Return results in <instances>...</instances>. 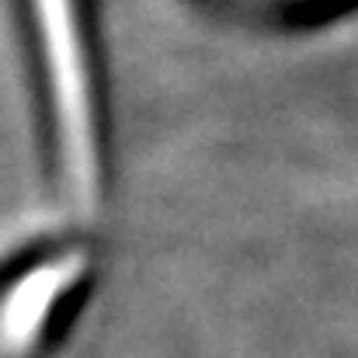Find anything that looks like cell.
Wrapping results in <instances>:
<instances>
[{"label":"cell","instance_id":"obj_1","mask_svg":"<svg viewBox=\"0 0 358 358\" xmlns=\"http://www.w3.org/2000/svg\"><path fill=\"white\" fill-rule=\"evenodd\" d=\"M80 278L77 261H56V264H42L35 271H28L3 299L0 306V338L10 348H21L35 338V331L42 327V320L49 317L52 303Z\"/></svg>","mask_w":358,"mask_h":358},{"label":"cell","instance_id":"obj_2","mask_svg":"<svg viewBox=\"0 0 358 358\" xmlns=\"http://www.w3.org/2000/svg\"><path fill=\"white\" fill-rule=\"evenodd\" d=\"M250 3H264V7H271V3H282V7H299V3H317V0H250Z\"/></svg>","mask_w":358,"mask_h":358}]
</instances>
